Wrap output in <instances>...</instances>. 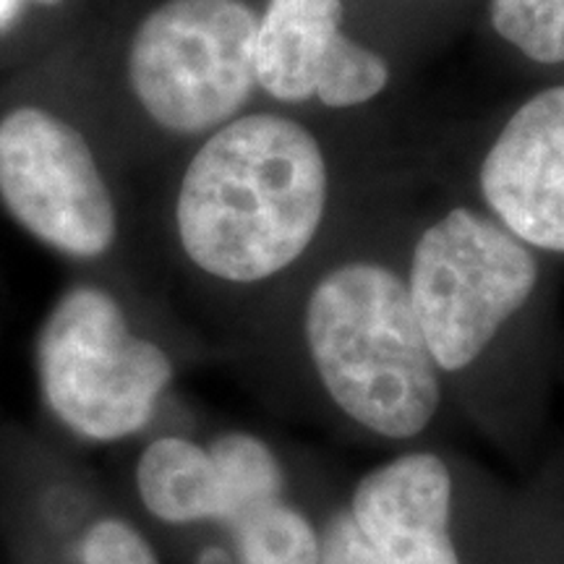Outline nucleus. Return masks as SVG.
Listing matches in <instances>:
<instances>
[{"mask_svg":"<svg viewBox=\"0 0 564 564\" xmlns=\"http://www.w3.org/2000/svg\"><path fill=\"white\" fill-rule=\"evenodd\" d=\"M343 0H270L257 24V84L282 102L319 97L327 108H356L390 82L382 55L343 32Z\"/></svg>","mask_w":564,"mask_h":564,"instance_id":"nucleus-7","label":"nucleus"},{"mask_svg":"<svg viewBox=\"0 0 564 564\" xmlns=\"http://www.w3.org/2000/svg\"><path fill=\"white\" fill-rule=\"evenodd\" d=\"M84 564H160L150 541L118 518H105L84 535Z\"/></svg>","mask_w":564,"mask_h":564,"instance_id":"nucleus-14","label":"nucleus"},{"mask_svg":"<svg viewBox=\"0 0 564 564\" xmlns=\"http://www.w3.org/2000/svg\"><path fill=\"white\" fill-rule=\"evenodd\" d=\"M241 564H319L322 531L301 507L267 502L230 525Z\"/></svg>","mask_w":564,"mask_h":564,"instance_id":"nucleus-12","label":"nucleus"},{"mask_svg":"<svg viewBox=\"0 0 564 564\" xmlns=\"http://www.w3.org/2000/svg\"><path fill=\"white\" fill-rule=\"evenodd\" d=\"M225 491V525L285 494V470L274 449L257 434L228 432L209 444Z\"/></svg>","mask_w":564,"mask_h":564,"instance_id":"nucleus-11","label":"nucleus"},{"mask_svg":"<svg viewBox=\"0 0 564 564\" xmlns=\"http://www.w3.org/2000/svg\"><path fill=\"white\" fill-rule=\"evenodd\" d=\"M257 13L243 0H165L139 24L129 82L154 123L202 133L228 123L257 87Z\"/></svg>","mask_w":564,"mask_h":564,"instance_id":"nucleus-5","label":"nucleus"},{"mask_svg":"<svg viewBox=\"0 0 564 564\" xmlns=\"http://www.w3.org/2000/svg\"><path fill=\"white\" fill-rule=\"evenodd\" d=\"M202 564H230V560L228 554L220 552V549H212V552L202 556Z\"/></svg>","mask_w":564,"mask_h":564,"instance_id":"nucleus-16","label":"nucleus"},{"mask_svg":"<svg viewBox=\"0 0 564 564\" xmlns=\"http://www.w3.org/2000/svg\"><path fill=\"white\" fill-rule=\"evenodd\" d=\"M37 366L51 411L89 442L141 432L173 379L167 352L133 335L121 303L91 285L55 303L40 335Z\"/></svg>","mask_w":564,"mask_h":564,"instance_id":"nucleus-4","label":"nucleus"},{"mask_svg":"<svg viewBox=\"0 0 564 564\" xmlns=\"http://www.w3.org/2000/svg\"><path fill=\"white\" fill-rule=\"evenodd\" d=\"M327 162L291 118L259 112L225 123L183 175L175 223L202 272L253 285L299 262L327 209Z\"/></svg>","mask_w":564,"mask_h":564,"instance_id":"nucleus-1","label":"nucleus"},{"mask_svg":"<svg viewBox=\"0 0 564 564\" xmlns=\"http://www.w3.org/2000/svg\"><path fill=\"white\" fill-rule=\"evenodd\" d=\"M319 564H382L364 535L352 525L348 510L335 512L322 531Z\"/></svg>","mask_w":564,"mask_h":564,"instance_id":"nucleus-15","label":"nucleus"},{"mask_svg":"<svg viewBox=\"0 0 564 564\" xmlns=\"http://www.w3.org/2000/svg\"><path fill=\"white\" fill-rule=\"evenodd\" d=\"M303 340L327 400L364 434L411 442L440 415L442 373L405 280L379 262H345L316 282Z\"/></svg>","mask_w":564,"mask_h":564,"instance_id":"nucleus-2","label":"nucleus"},{"mask_svg":"<svg viewBox=\"0 0 564 564\" xmlns=\"http://www.w3.org/2000/svg\"><path fill=\"white\" fill-rule=\"evenodd\" d=\"M47 3H53V0H47Z\"/></svg>","mask_w":564,"mask_h":564,"instance_id":"nucleus-17","label":"nucleus"},{"mask_svg":"<svg viewBox=\"0 0 564 564\" xmlns=\"http://www.w3.org/2000/svg\"><path fill=\"white\" fill-rule=\"evenodd\" d=\"M535 282L539 262L531 246L497 217L457 207L421 232L405 288L442 377L481 361L531 299Z\"/></svg>","mask_w":564,"mask_h":564,"instance_id":"nucleus-3","label":"nucleus"},{"mask_svg":"<svg viewBox=\"0 0 564 564\" xmlns=\"http://www.w3.org/2000/svg\"><path fill=\"white\" fill-rule=\"evenodd\" d=\"M491 24L531 61H564V0H491Z\"/></svg>","mask_w":564,"mask_h":564,"instance_id":"nucleus-13","label":"nucleus"},{"mask_svg":"<svg viewBox=\"0 0 564 564\" xmlns=\"http://www.w3.org/2000/svg\"><path fill=\"white\" fill-rule=\"evenodd\" d=\"M453 502L447 460L415 449L358 478L345 510L382 564H463Z\"/></svg>","mask_w":564,"mask_h":564,"instance_id":"nucleus-9","label":"nucleus"},{"mask_svg":"<svg viewBox=\"0 0 564 564\" xmlns=\"http://www.w3.org/2000/svg\"><path fill=\"white\" fill-rule=\"evenodd\" d=\"M0 199L21 228L74 259L116 241V204L87 139L34 105L0 118Z\"/></svg>","mask_w":564,"mask_h":564,"instance_id":"nucleus-6","label":"nucleus"},{"mask_svg":"<svg viewBox=\"0 0 564 564\" xmlns=\"http://www.w3.org/2000/svg\"><path fill=\"white\" fill-rule=\"evenodd\" d=\"M137 491L152 518L171 525L225 523V491L209 447L183 436L147 444L137 463Z\"/></svg>","mask_w":564,"mask_h":564,"instance_id":"nucleus-10","label":"nucleus"},{"mask_svg":"<svg viewBox=\"0 0 564 564\" xmlns=\"http://www.w3.org/2000/svg\"><path fill=\"white\" fill-rule=\"evenodd\" d=\"M481 194L512 236L564 253V87L531 97L507 121L481 165Z\"/></svg>","mask_w":564,"mask_h":564,"instance_id":"nucleus-8","label":"nucleus"}]
</instances>
